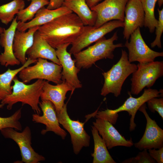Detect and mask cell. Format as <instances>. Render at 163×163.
<instances>
[{"label":"cell","mask_w":163,"mask_h":163,"mask_svg":"<svg viewBox=\"0 0 163 163\" xmlns=\"http://www.w3.org/2000/svg\"><path fill=\"white\" fill-rule=\"evenodd\" d=\"M137 66L130 62L128 54L122 50L119 61L107 72L102 73L104 83L101 91V95L105 96L111 93L115 97L121 93L122 85L126 78L137 69Z\"/></svg>","instance_id":"4"},{"label":"cell","mask_w":163,"mask_h":163,"mask_svg":"<svg viewBox=\"0 0 163 163\" xmlns=\"http://www.w3.org/2000/svg\"><path fill=\"white\" fill-rule=\"evenodd\" d=\"M37 61V59H31L28 58L25 63L19 68L14 69H8L4 73L0 74V101L11 93V82L19 72L24 68L36 62Z\"/></svg>","instance_id":"25"},{"label":"cell","mask_w":163,"mask_h":163,"mask_svg":"<svg viewBox=\"0 0 163 163\" xmlns=\"http://www.w3.org/2000/svg\"><path fill=\"white\" fill-rule=\"evenodd\" d=\"M145 14L144 26L147 27L150 33L155 31L158 24L155 18L154 11L158 0H140Z\"/></svg>","instance_id":"27"},{"label":"cell","mask_w":163,"mask_h":163,"mask_svg":"<svg viewBox=\"0 0 163 163\" xmlns=\"http://www.w3.org/2000/svg\"><path fill=\"white\" fill-rule=\"evenodd\" d=\"M129 0H104L90 8L97 15L94 26L98 27L109 21L123 22L125 7Z\"/></svg>","instance_id":"12"},{"label":"cell","mask_w":163,"mask_h":163,"mask_svg":"<svg viewBox=\"0 0 163 163\" xmlns=\"http://www.w3.org/2000/svg\"><path fill=\"white\" fill-rule=\"evenodd\" d=\"M56 112L59 123L70 134L74 152L78 155L83 147H88L90 145V137L84 129L85 123L70 118L66 104L61 110Z\"/></svg>","instance_id":"9"},{"label":"cell","mask_w":163,"mask_h":163,"mask_svg":"<svg viewBox=\"0 0 163 163\" xmlns=\"http://www.w3.org/2000/svg\"><path fill=\"white\" fill-rule=\"evenodd\" d=\"M150 149L149 153L150 156L158 163H163V147L157 149Z\"/></svg>","instance_id":"33"},{"label":"cell","mask_w":163,"mask_h":163,"mask_svg":"<svg viewBox=\"0 0 163 163\" xmlns=\"http://www.w3.org/2000/svg\"><path fill=\"white\" fill-rule=\"evenodd\" d=\"M5 138L14 141L20 149L22 158L21 162L25 163H39L45 160V158L36 152L31 146V132L26 126L21 132L11 128H6L0 130Z\"/></svg>","instance_id":"8"},{"label":"cell","mask_w":163,"mask_h":163,"mask_svg":"<svg viewBox=\"0 0 163 163\" xmlns=\"http://www.w3.org/2000/svg\"><path fill=\"white\" fill-rule=\"evenodd\" d=\"M156 161L150 155L146 150H143L138 153L135 157L130 158L123 161V163H156Z\"/></svg>","instance_id":"31"},{"label":"cell","mask_w":163,"mask_h":163,"mask_svg":"<svg viewBox=\"0 0 163 163\" xmlns=\"http://www.w3.org/2000/svg\"><path fill=\"white\" fill-rule=\"evenodd\" d=\"M137 69L132 73L131 94L138 95L145 87L150 88L156 80L163 75V61L139 63Z\"/></svg>","instance_id":"7"},{"label":"cell","mask_w":163,"mask_h":163,"mask_svg":"<svg viewBox=\"0 0 163 163\" xmlns=\"http://www.w3.org/2000/svg\"><path fill=\"white\" fill-rule=\"evenodd\" d=\"M124 25L123 22L114 20L107 22L98 27L94 26H85L83 32L71 44L72 46L69 53L73 55L76 53L115 29L123 27Z\"/></svg>","instance_id":"10"},{"label":"cell","mask_w":163,"mask_h":163,"mask_svg":"<svg viewBox=\"0 0 163 163\" xmlns=\"http://www.w3.org/2000/svg\"><path fill=\"white\" fill-rule=\"evenodd\" d=\"M91 131L94 141L93 163H116L110 155L104 141L99 135L97 128L91 126Z\"/></svg>","instance_id":"24"},{"label":"cell","mask_w":163,"mask_h":163,"mask_svg":"<svg viewBox=\"0 0 163 163\" xmlns=\"http://www.w3.org/2000/svg\"><path fill=\"white\" fill-rule=\"evenodd\" d=\"M26 54L31 59L36 60L39 58L48 59L61 65L55 48L42 38L37 31L34 34L33 44L27 51Z\"/></svg>","instance_id":"22"},{"label":"cell","mask_w":163,"mask_h":163,"mask_svg":"<svg viewBox=\"0 0 163 163\" xmlns=\"http://www.w3.org/2000/svg\"><path fill=\"white\" fill-rule=\"evenodd\" d=\"M62 5L74 12L85 26L94 25L97 19V14L91 10L86 0H64Z\"/></svg>","instance_id":"23"},{"label":"cell","mask_w":163,"mask_h":163,"mask_svg":"<svg viewBox=\"0 0 163 163\" xmlns=\"http://www.w3.org/2000/svg\"><path fill=\"white\" fill-rule=\"evenodd\" d=\"M39 106L43 115L40 116L36 113L33 114L32 120L34 123H40L46 126V129L42 130L41 134L44 135L47 132L51 131L64 139L67 134L59 126L53 104L49 101L41 100Z\"/></svg>","instance_id":"14"},{"label":"cell","mask_w":163,"mask_h":163,"mask_svg":"<svg viewBox=\"0 0 163 163\" xmlns=\"http://www.w3.org/2000/svg\"><path fill=\"white\" fill-rule=\"evenodd\" d=\"M64 0H49V3L46 8L53 9L59 8L62 5Z\"/></svg>","instance_id":"34"},{"label":"cell","mask_w":163,"mask_h":163,"mask_svg":"<svg viewBox=\"0 0 163 163\" xmlns=\"http://www.w3.org/2000/svg\"><path fill=\"white\" fill-rule=\"evenodd\" d=\"M145 103L139 110L144 114L146 120L144 133L137 142L134 143L135 147L141 151L150 149H158L163 147V130L159 126L155 120H152L146 111Z\"/></svg>","instance_id":"13"},{"label":"cell","mask_w":163,"mask_h":163,"mask_svg":"<svg viewBox=\"0 0 163 163\" xmlns=\"http://www.w3.org/2000/svg\"><path fill=\"white\" fill-rule=\"evenodd\" d=\"M22 116L21 108L11 116L6 117H0V130L6 128H11L17 131H21L22 126L19 121Z\"/></svg>","instance_id":"29"},{"label":"cell","mask_w":163,"mask_h":163,"mask_svg":"<svg viewBox=\"0 0 163 163\" xmlns=\"http://www.w3.org/2000/svg\"><path fill=\"white\" fill-rule=\"evenodd\" d=\"M157 2L159 6L161 7L163 4V0H158Z\"/></svg>","instance_id":"36"},{"label":"cell","mask_w":163,"mask_h":163,"mask_svg":"<svg viewBox=\"0 0 163 163\" xmlns=\"http://www.w3.org/2000/svg\"><path fill=\"white\" fill-rule=\"evenodd\" d=\"M148 108L153 113L157 112L163 119V98L153 97L147 102Z\"/></svg>","instance_id":"32"},{"label":"cell","mask_w":163,"mask_h":163,"mask_svg":"<svg viewBox=\"0 0 163 163\" xmlns=\"http://www.w3.org/2000/svg\"><path fill=\"white\" fill-rule=\"evenodd\" d=\"M71 44L65 43L58 46L56 50L57 57L62 67V80L66 82L74 89L81 88L82 84L78 77L80 69L75 66V61L71 57V54L67 50Z\"/></svg>","instance_id":"15"},{"label":"cell","mask_w":163,"mask_h":163,"mask_svg":"<svg viewBox=\"0 0 163 163\" xmlns=\"http://www.w3.org/2000/svg\"><path fill=\"white\" fill-rule=\"evenodd\" d=\"M27 0V1L28 2L30 1H31V0Z\"/></svg>","instance_id":"39"},{"label":"cell","mask_w":163,"mask_h":163,"mask_svg":"<svg viewBox=\"0 0 163 163\" xmlns=\"http://www.w3.org/2000/svg\"><path fill=\"white\" fill-rule=\"evenodd\" d=\"M93 124L102 136L108 149L117 146L129 147L133 145L131 138L129 140L126 139L108 121L97 118Z\"/></svg>","instance_id":"17"},{"label":"cell","mask_w":163,"mask_h":163,"mask_svg":"<svg viewBox=\"0 0 163 163\" xmlns=\"http://www.w3.org/2000/svg\"><path fill=\"white\" fill-rule=\"evenodd\" d=\"M85 26L73 12L63 15L40 26L37 31L53 47L71 44L83 32Z\"/></svg>","instance_id":"1"},{"label":"cell","mask_w":163,"mask_h":163,"mask_svg":"<svg viewBox=\"0 0 163 163\" xmlns=\"http://www.w3.org/2000/svg\"><path fill=\"white\" fill-rule=\"evenodd\" d=\"M129 97L125 101L124 103L118 108L115 110H107L98 111L97 116L110 122H113L117 119L118 113L127 111L131 116L129 124V130H134L136 127L134 122V118L136 113L140 107L149 100L153 97H163V90L158 91L156 89H144L142 94L137 98L133 97L130 91L128 92Z\"/></svg>","instance_id":"5"},{"label":"cell","mask_w":163,"mask_h":163,"mask_svg":"<svg viewBox=\"0 0 163 163\" xmlns=\"http://www.w3.org/2000/svg\"><path fill=\"white\" fill-rule=\"evenodd\" d=\"M159 14L158 24L156 28L155 38L154 41L151 43L152 48L157 46L158 48H161V38L163 31V9H158Z\"/></svg>","instance_id":"30"},{"label":"cell","mask_w":163,"mask_h":163,"mask_svg":"<svg viewBox=\"0 0 163 163\" xmlns=\"http://www.w3.org/2000/svg\"><path fill=\"white\" fill-rule=\"evenodd\" d=\"M4 106V105L3 104L1 103V104H0V108H3Z\"/></svg>","instance_id":"38"},{"label":"cell","mask_w":163,"mask_h":163,"mask_svg":"<svg viewBox=\"0 0 163 163\" xmlns=\"http://www.w3.org/2000/svg\"><path fill=\"white\" fill-rule=\"evenodd\" d=\"M61 65L50 62L47 59L39 58L36 64L28 66L19 73V77L25 83L29 82L32 80L40 79L46 80L56 84L62 83Z\"/></svg>","instance_id":"6"},{"label":"cell","mask_w":163,"mask_h":163,"mask_svg":"<svg viewBox=\"0 0 163 163\" xmlns=\"http://www.w3.org/2000/svg\"><path fill=\"white\" fill-rule=\"evenodd\" d=\"M25 6L24 0H13L0 6V21L7 25L12 21L16 14L24 8Z\"/></svg>","instance_id":"26"},{"label":"cell","mask_w":163,"mask_h":163,"mask_svg":"<svg viewBox=\"0 0 163 163\" xmlns=\"http://www.w3.org/2000/svg\"><path fill=\"white\" fill-rule=\"evenodd\" d=\"M130 41L126 40L124 46L128 50L129 61L147 63L154 61L157 57L163 56V52L151 49L146 44L141 34L140 28H137L130 35Z\"/></svg>","instance_id":"11"},{"label":"cell","mask_w":163,"mask_h":163,"mask_svg":"<svg viewBox=\"0 0 163 163\" xmlns=\"http://www.w3.org/2000/svg\"><path fill=\"white\" fill-rule=\"evenodd\" d=\"M17 25L16 16L9 27L6 29L4 28L0 36V45L4 50L0 55V64L6 67L9 66L18 65L21 63L15 56L13 50L14 38Z\"/></svg>","instance_id":"18"},{"label":"cell","mask_w":163,"mask_h":163,"mask_svg":"<svg viewBox=\"0 0 163 163\" xmlns=\"http://www.w3.org/2000/svg\"><path fill=\"white\" fill-rule=\"evenodd\" d=\"M101 0H86L87 4L89 7L91 8L99 3Z\"/></svg>","instance_id":"35"},{"label":"cell","mask_w":163,"mask_h":163,"mask_svg":"<svg viewBox=\"0 0 163 163\" xmlns=\"http://www.w3.org/2000/svg\"><path fill=\"white\" fill-rule=\"evenodd\" d=\"M30 5L25 8L21 10L17 14L18 21L25 23L30 21L34 17L40 8L48 5L49 0H31Z\"/></svg>","instance_id":"28"},{"label":"cell","mask_w":163,"mask_h":163,"mask_svg":"<svg viewBox=\"0 0 163 163\" xmlns=\"http://www.w3.org/2000/svg\"><path fill=\"white\" fill-rule=\"evenodd\" d=\"M117 32L114 33L110 38L106 39L104 37L86 49L73 54L76 66L81 69L89 68L97 61L104 59H113L115 49L124 46L122 43L114 44L117 40Z\"/></svg>","instance_id":"3"},{"label":"cell","mask_w":163,"mask_h":163,"mask_svg":"<svg viewBox=\"0 0 163 163\" xmlns=\"http://www.w3.org/2000/svg\"><path fill=\"white\" fill-rule=\"evenodd\" d=\"M72 12L70 9L63 5L53 9H49L44 7L38 10L34 18L30 21L25 23L18 21L17 30L25 31L31 27L40 26L59 17Z\"/></svg>","instance_id":"19"},{"label":"cell","mask_w":163,"mask_h":163,"mask_svg":"<svg viewBox=\"0 0 163 163\" xmlns=\"http://www.w3.org/2000/svg\"><path fill=\"white\" fill-rule=\"evenodd\" d=\"M39 27H31L27 31L16 30L14 37L13 50L14 55L22 65L26 61V55L27 50L32 45L35 32Z\"/></svg>","instance_id":"21"},{"label":"cell","mask_w":163,"mask_h":163,"mask_svg":"<svg viewBox=\"0 0 163 163\" xmlns=\"http://www.w3.org/2000/svg\"><path fill=\"white\" fill-rule=\"evenodd\" d=\"M13 81L11 93L2 101L1 103L7 105V109L10 110L14 104L21 102L22 105H28L35 113L40 114V99L46 80L38 79L31 84L27 85L19 81L16 76Z\"/></svg>","instance_id":"2"},{"label":"cell","mask_w":163,"mask_h":163,"mask_svg":"<svg viewBox=\"0 0 163 163\" xmlns=\"http://www.w3.org/2000/svg\"><path fill=\"white\" fill-rule=\"evenodd\" d=\"M123 22V38L128 40L138 27L144 26L145 14L140 0H129L126 5Z\"/></svg>","instance_id":"16"},{"label":"cell","mask_w":163,"mask_h":163,"mask_svg":"<svg viewBox=\"0 0 163 163\" xmlns=\"http://www.w3.org/2000/svg\"><path fill=\"white\" fill-rule=\"evenodd\" d=\"M4 28L0 26V36L2 33L3 32Z\"/></svg>","instance_id":"37"},{"label":"cell","mask_w":163,"mask_h":163,"mask_svg":"<svg viewBox=\"0 0 163 163\" xmlns=\"http://www.w3.org/2000/svg\"><path fill=\"white\" fill-rule=\"evenodd\" d=\"M75 89L66 82L63 81L56 85L50 84L45 81L43 86L40 98L41 100H48L53 104L56 112L61 110L65 104L67 93Z\"/></svg>","instance_id":"20"}]
</instances>
